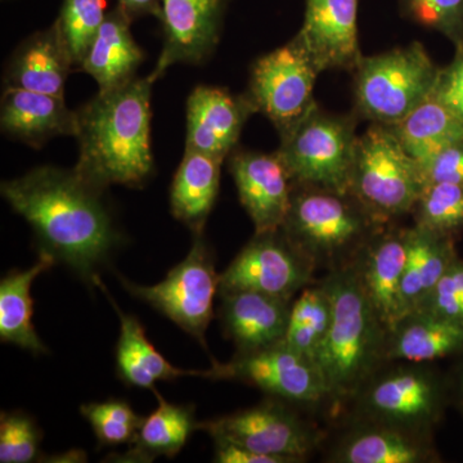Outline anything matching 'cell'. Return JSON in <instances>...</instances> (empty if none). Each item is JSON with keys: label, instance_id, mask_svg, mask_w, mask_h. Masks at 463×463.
I'll use <instances>...</instances> for the list:
<instances>
[{"label": "cell", "instance_id": "f35d334b", "mask_svg": "<svg viewBox=\"0 0 463 463\" xmlns=\"http://www.w3.org/2000/svg\"><path fill=\"white\" fill-rule=\"evenodd\" d=\"M431 97L463 123V45L457 48L452 63L440 69Z\"/></svg>", "mask_w": 463, "mask_h": 463}, {"label": "cell", "instance_id": "d6986e66", "mask_svg": "<svg viewBox=\"0 0 463 463\" xmlns=\"http://www.w3.org/2000/svg\"><path fill=\"white\" fill-rule=\"evenodd\" d=\"M76 127V109L65 99L20 88L3 91L0 129L8 138L41 148L57 137H75Z\"/></svg>", "mask_w": 463, "mask_h": 463}, {"label": "cell", "instance_id": "30bf717a", "mask_svg": "<svg viewBox=\"0 0 463 463\" xmlns=\"http://www.w3.org/2000/svg\"><path fill=\"white\" fill-rule=\"evenodd\" d=\"M319 71L295 39L259 58L252 66L249 99L283 136L316 108Z\"/></svg>", "mask_w": 463, "mask_h": 463}, {"label": "cell", "instance_id": "60d3db41", "mask_svg": "<svg viewBox=\"0 0 463 463\" xmlns=\"http://www.w3.org/2000/svg\"><path fill=\"white\" fill-rule=\"evenodd\" d=\"M118 7L132 21L142 16H154L161 21L163 17L161 0H118Z\"/></svg>", "mask_w": 463, "mask_h": 463}, {"label": "cell", "instance_id": "cb8c5ba5", "mask_svg": "<svg viewBox=\"0 0 463 463\" xmlns=\"http://www.w3.org/2000/svg\"><path fill=\"white\" fill-rule=\"evenodd\" d=\"M223 158L185 148L170 188V210L194 236L203 234L218 197Z\"/></svg>", "mask_w": 463, "mask_h": 463}, {"label": "cell", "instance_id": "6da1fadb", "mask_svg": "<svg viewBox=\"0 0 463 463\" xmlns=\"http://www.w3.org/2000/svg\"><path fill=\"white\" fill-rule=\"evenodd\" d=\"M0 194L50 252L93 283L121 242L103 194L75 167L44 165L2 182Z\"/></svg>", "mask_w": 463, "mask_h": 463}, {"label": "cell", "instance_id": "836d02e7", "mask_svg": "<svg viewBox=\"0 0 463 463\" xmlns=\"http://www.w3.org/2000/svg\"><path fill=\"white\" fill-rule=\"evenodd\" d=\"M106 14L103 0H63L56 21L76 67H80L83 62Z\"/></svg>", "mask_w": 463, "mask_h": 463}, {"label": "cell", "instance_id": "5b68a950", "mask_svg": "<svg viewBox=\"0 0 463 463\" xmlns=\"http://www.w3.org/2000/svg\"><path fill=\"white\" fill-rule=\"evenodd\" d=\"M439 72L421 43L364 57L355 70L356 109L373 123L398 124L430 99Z\"/></svg>", "mask_w": 463, "mask_h": 463}, {"label": "cell", "instance_id": "4fadbf2b", "mask_svg": "<svg viewBox=\"0 0 463 463\" xmlns=\"http://www.w3.org/2000/svg\"><path fill=\"white\" fill-rule=\"evenodd\" d=\"M315 261L282 231L257 233L221 274L219 294L255 291L291 298L312 279Z\"/></svg>", "mask_w": 463, "mask_h": 463}, {"label": "cell", "instance_id": "52a82bcc", "mask_svg": "<svg viewBox=\"0 0 463 463\" xmlns=\"http://www.w3.org/2000/svg\"><path fill=\"white\" fill-rule=\"evenodd\" d=\"M373 216L352 194L294 187L281 231L292 245L312 259L345 254L370 237Z\"/></svg>", "mask_w": 463, "mask_h": 463}, {"label": "cell", "instance_id": "484cf974", "mask_svg": "<svg viewBox=\"0 0 463 463\" xmlns=\"http://www.w3.org/2000/svg\"><path fill=\"white\" fill-rule=\"evenodd\" d=\"M462 353V322L414 312L388 335L385 361L426 364Z\"/></svg>", "mask_w": 463, "mask_h": 463}, {"label": "cell", "instance_id": "7a4b0ae2", "mask_svg": "<svg viewBox=\"0 0 463 463\" xmlns=\"http://www.w3.org/2000/svg\"><path fill=\"white\" fill-rule=\"evenodd\" d=\"M151 78L99 90L76 109L74 166L87 181L106 191L115 184L142 187L155 169L151 143Z\"/></svg>", "mask_w": 463, "mask_h": 463}, {"label": "cell", "instance_id": "ab89813d", "mask_svg": "<svg viewBox=\"0 0 463 463\" xmlns=\"http://www.w3.org/2000/svg\"><path fill=\"white\" fill-rule=\"evenodd\" d=\"M214 462L219 463H289L281 457L264 455L230 443L214 440Z\"/></svg>", "mask_w": 463, "mask_h": 463}, {"label": "cell", "instance_id": "8992f818", "mask_svg": "<svg viewBox=\"0 0 463 463\" xmlns=\"http://www.w3.org/2000/svg\"><path fill=\"white\" fill-rule=\"evenodd\" d=\"M358 137L354 121L312 109L281 136L279 155L294 187L350 194Z\"/></svg>", "mask_w": 463, "mask_h": 463}, {"label": "cell", "instance_id": "5bb4252c", "mask_svg": "<svg viewBox=\"0 0 463 463\" xmlns=\"http://www.w3.org/2000/svg\"><path fill=\"white\" fill-rule=\"evenodd\" d=\"M164 45L149 78L157 81L174 65H201L221 39L225 0H161Z\"/></svg>", "mask_w": 463, "mask_h": 463}, {"label": "cell", "instance_id": "83f0119b", "mask_svg": "<svg viewBox=\"0 0 463 463\" xmlns=\"http://www.w3.org/2000/svg\"><path fill=\"white\" fill-rule=\"evenodd\" d=\"M408 255L402 279L405 317L421 307L439 279L455 263L453 237L414 227L407 231Z\"/></svg>", "mask_w": 463, "mask_h": 463}, {"label": "cell", "instance_id": "2e32d148", "mask_svg": "<svg viewBox=\"0 0 463 463\" xmlns=\"http://www.w3.org/2000/svg\"><path fill=\"white\" fill-rule=\"evenodd\" d=\"M358 0H306V16L295 41L319 72L356 70L362 56L358 42Z\"/></svg>", "mask_w": 463, "mask_h": 463}, {"label": "cell", "instance_id": "8d00e7d4", "mask_svg": "<svg viewBox=\"0 0 463 463\" xmlns=\"http://www.w3.org/2000/svg\"><path fill=\"white\" fill-rule=\"evenodd\" d=\"M417 312L463 323V261L456 259Z\"/></svg>", "mask_w": 463, "mask_h": 463}, {"label": "cell", "instance_id": "9c48e42d", "mask_svg": "<svg viewBox=\"0 0 463 463\" xmlns=\"http://www.w3.org/2000/svg\"><path fill=\"white\" fill-rule=\"evenodd\" d=\"M128 292L167 317L183 331L206 346L205 334L219 294L221 274L216 273L212 252L203 234L194 236L187 257L175 265L166 279L154 286H141L120 277Z\"/></svg>", "mask_w": 463, "mask_h": 463}, {"label": "cell", "instance_id": "44dd1931", "mask_svg": "<svg viewBox=\"0 0 463 463\" xmlns=\"http://www.w3.org/2000/svg\"><path fill=\"white\" fill-rule=\"evenodd\" d=\"M407 255V231L383 234L370 243L356 267L367 297L389 334L405 318L402 279Z\"/></svg>", "mask_w": 463, "mask_h": 463}, {"label": "cell", "instance_id": "1f68e13d", "mask_svg": "<svg viewBox=\"0 0 463 463\" xmlns=\"http://www.w3.org/2000/svg\"><path fill=\"white\" fill-rule=\"evenodd\" d=\"M413 212L417 227L455 236L463 230V185L453 183L425 185Z\"/></svg>", "mask_w": 463, "mask_h": 463}, {"label": "cell", "instance_id": "b9f144b4", "mask_svg": "<svg viewBox=\"0 0 463 463\" xmlns=\"http://www.w3.org/2000/svg\"><path fill=\"white\" fill-rule=\"evenodd\" d=\"M455 392L457 402H458L459 410H461V412L463 414V359L461 364H459V367L457 368L455 379Z\"/></svg>", "mask_w": 463, "mask_h": 463}, {"label": "cell", "instance_id": "3957f363", "mask_svg": "<svg viewBox=\"0 0 463 463\" xmlns=\"http://www.w3.org/2000/svg\"><path fill=\"white\" fill-rule=\"evenodd\" d=\"M331 301V323L316 364L327 397L358 394L385 361L389 332L367 297L356 267L332 272L323 283Z\"/></svg>", "mask_w": 463, "mask_h": 463}, {"label": "cell", "instance_id": "e575fe53", "mask_svg": "<svg viewBox=\"0 0 463 463\" xmlns=\"http://www.w3.org/2000/svg\"><path fill=\"white\" fill-rule=\"evenodd\" d=\"M42 434L32 417L23 412H2L0 462L29 463L38 459Z\"/></svg>", "mask_w": 463, "mask_h": 463}, {"label": "cell", "instance_id": "603a6c76", "mask_svg": "<svg viewBox=\"0 0 463 463\" xmlns=\"http://www.w3.org/2000/svg\"><path fill=\"white\" fill-rule=\"evenodd\" d=\"M94 285L105 294L120 319V335L116 347L118 374L127 385L155 389L158 381H172L182 376H199V371H184L167 362L146 336L145 327L134 316L127 315L118 307L99 274Z\"/></svg>", "mask_w": 463, "mask_h": 463}, {"label": "cell", "instance_id": "9a60e30c", "mask_svg": "<svg viewBox=\"0 0 463 463\" xmlns=\"http://www.w3.org/2000/svg\"><path fill=\"white\" fill-rule=\"evenodd\" d=\"M230 172L257 233L281 231L294 183L279 152L232 151Z\"/></svg>", "mask_w": 463, "mask_h": 463}, {"label": "cell", "instance_id": "ac0fdd59", "mask_svg": "<svg viewBox=\"0 0 463 463\" xmlns=\"http://www.w3.org/2000/svg\"><path fill=\"white\" fill-rule=\"evenodd\" d=\"M221 297L222 327L239 353L258 352L283 343L291 298L255 291L223 292Z\"/></svg>", "mask_w": 463, "mask_h": 463}, {"label": "cell", "instance_id": "7402d4cb", "mask_svg": "<svg viewBox=\"0 0 463 463\" xmlns=\"http://www.w3.org/2000/svg\"><path fill=\"white\" fill-rule=\"evenodd\" d=\"M130 20L120 8L106 14L80 69L99 84V90L120 87L137 76L145 52L134 41Z\"/></svg>", "mask_w": 463, "mask_h": 463}, {"label": "cell", "instance_id": "ffe728a7", "mask_svg": "<svg viewBox=\"0 0 463 463\" xmlns=\"http://www.w3.org/2000/svg\"><path fill=\"white\" fill-rule=\"evenodd\" d=\"M75 62L60 25L33 33L18 45L5 72V88L38 91L65 99V85Z\"/></svg>", "mask_w": 463, "mask_h": 463}, {"label": "cell", "instance_id": "f1b7e54d", "mask_svg": "<svg viewBox=\"0 0 463 463\" xmlns=\"http://www.w3.org/2000/svg\"><path fill=\"white\" fill-rule=\"evenodd\" d=\"M158 405L145 417L132 449L125 453V461L148 462L156 457L173 458L187 443L192 432L199 429L192 405L169 403L154 389Z\"/></svg>", "mask_w": 463, "mask_h": 463}, {"label": "cell", "instance_id": "8fae6325", "mask_svg": "<svg viewBox=\"0 0 463 463\" xmlns=\"http://www.w3.org/2000/svg\"><path fill=\"white\" fill-rule=\"evenodd\" d=\"M199 377L241 381L292 403H317L327 398L325 381L315 362L283 343L258 352L237 353L227 364L213 359L212 367L199 371Z\"/></svg>", "mask_w": 463, "mask_h": 463}, {"label": "cell", "instance_id": "277c9868", "mask_svg": "<svg viewBox=\"0 0 463 463\" xmlns=\"http://www.w3.org/2000/svg\"><path fill=\"white\" fill-rule=\"evenodd\" d=\"M423 184L419 164L389 125L374 123L356 143L350 194L377 223L413 212Z\"/></svg>", "mask_w": 463, "mask_h": 463}, {"label": "cell", "instance_id": "4dcf8cb0", "mask_svg": "<svg viewBox=\"0 0 463 463\" xmlns=\"http://www.w3.org/2000/svg\"><path fill=\"white\" fill-rule=\"evenodd\" d=\"M331 301L322 286L303 289L292 304L283 344L309 361H317L331 323Z\"/></svg>", "mask_w": 463, "mask_h": 463}, {"label": "cell", "instance_id": "ba28073f", "mask_svg": "<svg viewBox=\"0 0 463 463\" xmlns=\"http://www.w3.org/2000/svg\"><path fill=\"white\" fill-rule=\"evenodd\" d=\"M374 373L359 390L365 422L429 435L443 416L447 388L438 374L411 364Z\"/></svg>", "mask_w": 463, "mask_h": 463}, {"label": "cell", "instance_id": "d6a6232c", "mask_svg": "<svg viewBox=\"0 0 463 463\" xmlns=\"http://www.w3.org/2000/svg\"><path fill=\"white\" fill-rule=\"evenodd\" d=\"M80 412L102 446L133 444L145 420L129 403L118 399L81 405Z\"/></svg>", "mask_w": 463, "mask_h": 463}, {"label": "cell", "instance_id": "d590c367", "mask_svg": "<svg viewBox=\"0 0 463 463\" xmlns=\"http://www.w3.org/2000/svg\"><path fill=\"white\" fill-rule=\"evenodd\" d=\"M408 16L463 45V0H403Z\"/></svg>", "mask_w": 463, "mask_h": 463}, {"label": "cell", "instance_id": "d4e9b609", "mask_svg": "<svg viewBox=\"0 0 463 463\" xmlns=\"http://www.w3.org/2000/svg\"><path fill=\"white\" fill-rule=\"evenodd\" d=\"M341 463H425L438 461L429 435L365 423L341 441L334 455Z\"/></svg>", "mask_w": 463, "mask_h": 463}, {"label": "cell", "instance_id": "4316f807", "mask_svg": "<svg viewBox=\"0 0 463 463\" xmlns=\"http://www.w3.org/2000/svg\"><path fill=\"white\" fill-rule=\"evenodd\" d=\"M57 259L47 251L39 252L38 260L25 270H14L0 282V340L14 344L33 354L48 352L39 339L33 323V282L50 270Z\"/></svg>", "mask_w": 463, "mask_h": 463}, {"label": "cell", "instance_id": "f546056e", "mask_svg": "<svg viewBox=\"0 0 463 463\" xmlns=\"http://www.w3.org/2000/svg\"><path fill=\"white\" fill-rule=\"evenodd\" d=\"M392 129L417 163L428 160L452 143L463 141L462 121L432 97L403 120L392 125Z\"/></svg>", "mask_w": 463, "mask_h": 463}, {"label": "cell", "instance_id": "74e56055", "mask_svg": "<svg viewBox=\"0 0 463 463\" xmlns=\"http://www.w3.org/2000/svg\"><path fill=\"white\" fill-rule=\"evenodd\" d=\"M419 164L423 184L453 183L463 185V141L452 143Z\"/></svg>", "mask_w": 463, "mask_h": 463}, {"label": "cell", "instance_id": "e0dca14e", "mask_svg": "<svg viewBox=\"0 0 463 463\" xmlns=\"http://www.w3.org/2000/svg\"><path fill=\"white\" fill-rule=\"evenodd\" d=\"M255 112L248 94L234 96L223 88L200 85L187 100L185 148L225 160Z\"/></svg>", "mask_w": 463, "mask_h": 463}, {"label": "cell", "instance_id": "7c38bea8", "mask_svg": "<svg viewBox=\"0 0 463 463\" xmlns=\"http://www.w3.org/2000/svg\"><path fill=\"white\" fill-rule=\"evenodd\" d=\"M213 440H224L264 455L281 457L289 463L303 461L318 443V434L297 413L279 401H267L199 422Z\"/></svg>", "mask_w": 463, "mask_h": 463}]
</instances>
